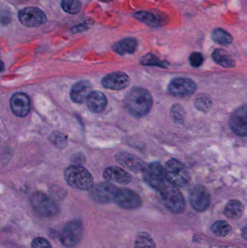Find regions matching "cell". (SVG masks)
Instances as JSON below:
<instances>
[{"label": "cell", "mask_w": 247, "mask_h": 248, "mask_svg": "<svg viewBox=\"0 0 247 248\" xmlns=\"http://www.w3.org/2000/svg\"><path fill=\"white\" fill-rule=\"evenodd\" d=\"M197 90L193 80L188 78H175L170 82L168 92L176 97H186L191 95Z\"/></svg>", "instance_id": "obj_10"}, {"label": "cell", "mask_w": 247, "mask_h": 248, "mask_svg": "<svg viewBox=\"0 0 247 248\" xmlns=\"http://www.w3.org/2000/svg\"><path fill=\"white\" fill-rule=\"evenodd\" d=\"M91 86L88 81H81L75 83L71 88V100L75 103H83L87 101L90 94H91Z\"/></svg>", "instance_id": "obj_17"}, {"label": "cell", "mask_w": 247, "mask_h": 248, "mask_svg": "<svg viewBox=\"0 0 247 248\" xmlns=\"http://www.w3.org/2000/svg\"><path fill=\"white\" fill-rule=\"evenodd\" d=\"M134 248H156V246L150 234L142 232L136 236Z\"/></svg>", "instance_id": "obj_25"}, {"label": "cell", "mask_w": 247, "mask_h": 248, "mask_svg": "<svg viewBox=\"0 0 247 248\" xmlns=\"http://www.w3.org/2000/svg\"><path fill=\"white\" fill-rule=\"evenodd\" d=\"M160 193L165 206L172 212L181 214L184 211L186 206L185 201L177 186L168 182Z\"/></svg>", "instance_id": "obj_6"}, {"label": "cell", "mask_w": 247, "mask_h": 248, "mask_svg": "<svg viewBox=\"0 0 247 248\" xmlns=\"http://www.w3.org/2000/svg\"><path fill=\"white\" fill-rule=\"evenodd\" d=\"M114 202L123 209L133 210L139 208L142 201L136 192L131 189L119 188Z\"/></svg>", "instance_id": "obj_11"}, {"label": "cell", "mask_w": 247, "mask_h": 248, "mask_svg": "<svg viewBox=\"0 0 247 248\" xmlns=\"http://www.w3.org/2000/svg\"><path fill=\"white\" fill-rule=\"evenodd\" d=\"M88 109L93 113H100L105 110L107 99L101 92H92L87 100Z\"/></svg>", "instance_id": "obj_19"}, {"label": "cell", "mask_w": 247, "mask_h": 248, "mask_svg": "<svg viewBox=\"0 0 247 248\" xmlns=\"http://www.w3.org/2000/svg\"><path fill=\"white\" fill-rule=\"evenodd\" d=\"M102 1H104V2H107V1H111V0H101Z\"/></svg>", "instance_id": "obj_37"}, {"label": "cell", "mask_w": 247, "mask_h": 248, "mask_svg": "<svg viewBox=\"0 0 247 248\" xmlns=\"http://www.w3.org/2000/svg\"><path fill=\"white\" fill-rule=\"evenodd\" d=\"M189 201L194 209L203 212L206 211L210 206V193L204 186L197 185L194 186L190 192Z\"/></svg>", "instance_id": "obj_12"}, {"label": "cell", "mask_w": 247, "mask_h": 248, "mask_svg": "<svg viewBox=\"0 0 247 248\" xmlns=\"http://www.w3.org/2000/svg\"><path fill=\"white\" fill-rule=\"evenodd\" d=\"M212 39L215 42L221 45H230L233 42V36L222 29H216L212 32Z\"/></svg>", "instance_id": "obj_24"}, {"label": "cell", "mask_w": 247, "mask_h": 248, "mask_svg": "<svg viewBox=\"0 0 247 248\" xmlns=\"http://www.w3.org/2000/svg\"><path fill=\"white\" fill-rule=\"evenodd\" d=\"M245 207L240 201L232 200L225 207L224 214L228 218L238 220L243 216Z\"/></svg>", "instance_id": "obj_21"}, {"label": "cell", "mask_w": 247, "mask_h": 248, "mask_svg": "<svg viewBox=\"0 0 247 248\" xmlns=\"http://www.w3.org/2000/svg\"><path fill=\"white\" fill-rule=\"evenodd\" d=\"M125 104L130 114L139 118L146 116L150 111L153 100L147 90L136 87L132 89L126 96Z\"/></svg>", "instance_id": "obj_1"}, {"label": "cell", "mask_w": 247, "mask_h": 248, "mask_svg": "<svg viewBox=\"0 0 247 248\" xmlns=\"http://www.w3.org/2000/svg\"><path fill=\"white\" fill-rule=\"evenodd\" d=\"M11 20V15L7 11L1 12V22L2 24H8Z\"/></svg>", "instance_id": "obj_34"}, {"label": "cell", "mask_w": 247, "mask_h": 248, "mask_svg": "<svg viewBox=\"0 0 247 248\" xmlns=\"http://www.w3.org/2000/svg\"><path fill=\"white\" fill-rule=\"evenodd\" d=\"M130 78L123 72H113L107 74L102 81L103 87L108 90H121L129 85Z\"/></svg>", "instance_id": "obj_15"}, {"label": "cell", "mask_w": 247, "mask_h": 248, "mask_svg": "<svg viewBox=\"0 0 247 248\" xmlns=\"http://www.w3.org/2000/svg\"><path fill=\"white\" fill-rule=\"evenodd\" d=\"M212 231L219 237H226L232 232V227L225 221H218L213 224Z\"/></svg>", "instance_id": "obj_27"}, {"label": "cell", "mask_w": 247, "mask_h": 248, "mask_svg": "<svg viewBox=\"0 0 247 248\" xmlns=\"http://www.w3.org/2000/svg\"><path fill=\"white\" fill-rule=\"evenodd\" d=\"M52 142L58 147H65L66 144V139L64 137L63 134L59 132L54 133L52 134Z\"/></svg>", "instance_id": "obj_32"}, {"label": "cell", "mask_w": 247, "mask_h": 248, "mask_svg": "<svg viewBox=\"0 0 247 248\" xmlns=\"http://www.w3.org/2000/svg\"><path fill=\"white\" fill-rule=\"evenodd\" d=\"M88 29V26L85 24H80L78 26H75V27L71 29V31L73 33H78V32L84 31V30Z\"/></svg>", "instance_id": "obj_35"}, {"label": "cell", "mask_w": 247, "mask_h": 248, "mask_svg": "<svg viewBox=\"0 0 247 248\" xmlns=\"http://www.w3.org/2000/svg\"><path fill=\"white\" fill-rule=\"evenodd\" d=\"M141 64L149 66H158L160 68H168V63L165 61H161L158 57L152 54H148L141 59Z\"/></svg>", "instance_id": "obj_28"}, {"label": "cell", "mask_w": 247, "mask_h": 248, "mask_svg": "<svg viewBox=\"0 0 247 248\" xmlns=\"http://www.w3.org/2000/svg\"><path fill=\"white\" fill-rule=\"evenodd\" d=\"M31 248H52V246L46 239L39 237L32 241Z\"/></svg>", "instance_id": "obj_33"}, {"label": "cell", "mask_w": 247, "mask_h": 248, "mask_svg": "<svg viewBox=\"0 0 247 248\" xmlns=\"http://www.w3.org/2000/svg\"><path fill=\"white\" fill-rule=\"evenodd\" d=\"M194 106L200 111L208 112L212 108V101L207 96L200 95L194 100Z\"/></svg>", "instance_id": "obj_30"}, {"label": "cell", "mask_w": 247, "mask_h": 248, "mask_svg": "<svg viewBox=\"0 0 247 248\" xmlns=\"http://www.w3.org/2000/svg\"><path fill=\"white\" fill-rule=\"evenodd\" d=\"M116 157L117 161L123 167L135 173L143 171L146 166L139 157L129 153H118Z\"/></svg>", "instance_id": "obj_16"}, {"label": "cell", "mask_w": 247, "mask_h": 248, "mask_svg": "<svg viewBox=\"0 0 247 248\" xmlns=\"http://www.w3.org/2000/svg\"><path fill=\"white\" fill-rule=\"evenodd\" d=\"M67 183L74 189L88 190L93 186V177L87 169L81 166H69L65 171Z\"/></svg>", "instance_id": "obj_2"}, {"label": "cell", "mask_w": 247, "mask_h": 248, "mask_svg": "<svg viewBox=\"0 0 247 248\" xmlns=\"http://www.w3.org/2000/svg\"><path fill=\"white\" fill-rule=\"evenodd\" d=\"M142 173L145 182L149 186L156 189L159 192L167 185L165 169H163L160 163L158 162H154L146 165Z\"/></svg>", "instance_id": "obj_7"}, {"label": "cell", "mask_w": 247, "mask_h": 248, "mask_svg": "<svg viewBox=\"0 0 247 248\" xmlns=\"http://www.w3.org/2000/svg\"><path fill=\"white\" fill-rule=\"evenodd\" d=\"M133 17L142 23L151 27H156L160 25L161 21L158 16L150 12L139 11L133 14Z\"/></svg>", "instance_id": "obj_23"}, {"label": "cell", "mask_w": 247, "mask_h": 248, "mask_svg": "<svg viewBox=\"0 0 247 248\" xmlns=\"http://www.w3.org/2000/svg\"><path fill=\"white\" fill-rule=\"evenodd\" d=\"M137 40L134 38H126L116 42L113 45V49L115 52L120 55L126 54H132L137 48Z\"/></svg>", "instance_id": "obj_20"}, {"label": "cell", "mask_w": 247, "mask_h": 248, "mask_svg": "<svg viewBox=\"0 0 247 248\" xmlns=\"http://www.w3.org/2000/svg\"><path fill=\"white\" fill-rule=\"evenodd\" d=\"M103 177L108 182H116L120 185H128L131 182L130 175L123 169L116 166L107 168L103 173Z\"/></svg>", "instance_id": "obj_18"}, {"label": "cell", "mask_w": 247, "mask_h": 248, "mask_svg": "<svg viewBox=\"0 0 247 248\" xmlns=\"http://www.w3.org/2000/svg\"><path fill=\"white\" fill-rule=\"evenodd\" d=\"M171 116L175 124H182L186 119V111L181 105L175 104L171 110Z\"/></svg>", "instance_id": "obj_29"}, {"label": "cell", "mask_w": 247, "mask_h": 248, "mask_svg": "<svg viewBox=\"0 0 247 248\" xmlns=\"http://www.w3.org/2000/svg\"><path fill=\"white\" fill-rule=\"evenodd\" d=\"M84 234V226L81 220L68 221L59 233V241L66 248H74L79 244Z\"/></svg>", "instance_id": "obj_5"}, {"label": "cell", "mask_w": 247, "mask_h": 248, "mask_svg": "<svg viewBox=\"0 0 247 248\" xmlns=\"http://www.w3.org/2000/svg\"><path fill=\"white\" fill-rule=\"evenodd\" d=\"M212 56L215 62L224 68H233L236 65L234 60L232 59V57L223 49H216L213 52Z\"/></svg>", "instance_id": "obj_22"}, {"label": "cell", "mask_w": 247, "mask_h": 248, "mask_svg": "<svg viewBox=\"0 0 247 248\" xmlns=\"http://www.w3.org/2000/svg\"><path fill=\"white\" fill-rule=\"evenodd\" d=\"M118 189L113 184L104 182L93 186L89 195L91 200L97 203H110L114 202Z\"/></svg>", "instance_id": "obj_8"}, {"label": "cell", "mask_w": 247, "mask_h": 248, "mask_svg": "<svg viewBox=\"0 0 247 248\" xmlns=\"http://www.w3.org/2000/svg\"><path fill=\"white\" fill-rule=\"evenodd\" d=\"M242 236L247 240V225L245 226L242 230Z\"/></svg>", "instance_id": "obj_36"}, {"label": "cell", "mask_w": 247, "mask_h": 248, "mask_svg": "<svg viewBox=\"0 0 247 248\" xmlns=\"http://www.w3.org/2000/svg\"><path fill=\"white\" fill-rule=\"evenodd\" d=\"M165 173L167 181L177 187L187 186L190 181V175L187 167L176 159H171L167 162Z\"/></svg>", "instance_id": "obj_4"}, {"label": "cell", "mask_w": 247, "mask_h": 248, "mask_svg": "<svg viewBox=\"0 0 247 248\" xmlns=\"http://www.w3.org/2000/svg\"><path fill=\"white\" fill-rule=\"evenodd\" d=\"M204 58L200 52H193L189 57V62L194 68H199L203 65Z\"/></svg>", "instance_id": "obj_31"}, {"label": "cell", "mask_w": 247, "mask_h": 248, "mask_svg": "<svg viewBox=\"0 0 247 248\" xmlns=\"http://www.w3.org/2000/svg\"><path fill=\"white\" fill-rule=\"evenodd\" d=\"M30 203L33 211L44 218L55 217L59 211V206L55 201L43 192H33L30 197Z\"/></svg>", "instance_id": "obj_3"}, {"label": "cell", "mask_w": 247, "mask_h": 248, "mask_svg": "<svg viewBox=\"0 0 247 248\" xmlns=\"http://www.w3.org/2000/svg\"><path fill=\"white\" fill-rule=\"evenodd\" d=\"M229 125L236 135L247 137V106H242L233 112Z\"/></svg>", "instance_id": "obj_13"}, {"label": "cell", "mask_w": 247, "mask_h": 248, "mask_svg": "<svg viewBox=\"0 0 247 248\" xmlns=\"http://www.w3.org/2000/svg\"><path fill=\"white\" fill-rule=\"evenodd\" d=\"M10 106L12 111L15 116L25 117L30 111V99L25 93H15L10 99Z\"/></svg>", "instance_id": "obj_14"}, {"label": "cell", "mask_w": 247, "mask_h": 248, "mask_svg": "<svg viewBox=\"0 0 247 248\" xmlns=\"http://www.w3.org/2000/svg\"><path fill=\"white\" fill-rule=\"evenodd\" d=\"M61 7L68 14H78L81 11V2L80 0H62Z\"/></svg>", "instance_id": "obj_26"}, {"label": "cell", "mask_w": 247, "mask_h": 248, "mask_svg": "<svg viewBox=\"0 0 247 248\" xmlns=\"http://www.w3.org/2000/svg\"><path fill=\"white\" fill-rule=\"evenodd\" d=\"M20 23L28 28H36L42 26L46 22L45 13L39 8L28 7L22 9L18 13Z\"/></svg>", "instance_id": "obj_9"}]
</instances>
